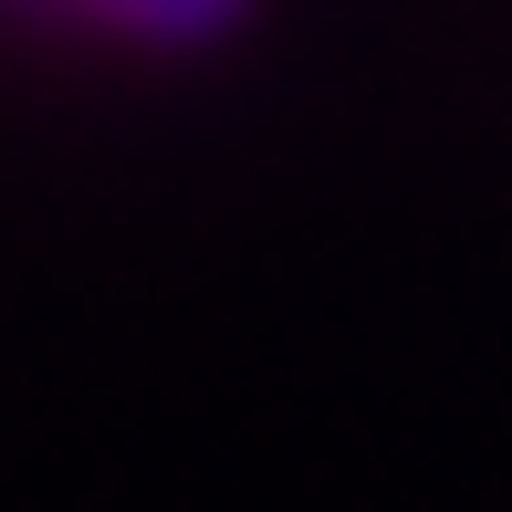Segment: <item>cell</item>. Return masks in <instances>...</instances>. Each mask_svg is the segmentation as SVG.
Here are the masks:
<instances>
[{
    "mask_svg": "<svg viewBox=\"0 0 512 512\" xmlns=\"http://www.w3.org/2000/svg\"><path fill=\"white\" fill-rule=\"evenodd\" d=\"M53 11L115 21V32H147V42H189V32H220L241 0H53Z\"/></svg>",
    "mask_w": 512,
    "mask_h": 512,
    "instance_id": "cell-1",
    "label": "cell"
}]
</instances>
